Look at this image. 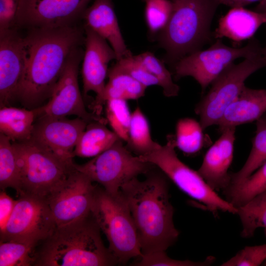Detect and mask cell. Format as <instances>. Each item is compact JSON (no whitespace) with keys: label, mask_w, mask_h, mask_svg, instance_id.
<instances>
[{"label":"cell","mask_w":266,"mask_h":266,"mask_svg":"<svg viewBox=\"0 0 266 266\" xmlns=\"http://www.w3.org/2000/svg\"><path fill=\"white\" fill-rule=\"evenodd\" d=\"M82 53L76 49L70 55L66 66L44 105L36 108L37 117L48 116L66 117L74 115L88 123L100 121L99 115L89 112L85 108L78 81V70Z\"/></svg>","instance_id":"4fadbf2b"},{"label":"cell","mask_w":266,"mask_h":266,"mask_svg":"<svg viewBox=\"0 0 266 266\" xmlns=\"http://www.w3.org/2000/svg\"><path fill=\"white\" fill-rule=\"evenodd\" d=\"M112 67L129 75L147 88L151 86H159L157 79L136 60L132 54L117 60Z\"/></svg>","instance_id":"e575fe53"},{"label":"cell","mask_w":266,"mask_h":266,"mask_svg":"<svg viewBox=\"0 0 266 266\" xmlns=\"http://www.w3.org/2000/svg\"><path fill=\"white\" fill-rule=\"evenodd\" d=\"M266 113V90L244 86L227 107L218 124L220 132L230 127L256 121Z\"/></svg>","instance_id":"ffe728a7"},{"label":"cell","mask_w":266,"mask_h":266,"mask_svg":"<svg viewBox=\"0 0 266 266\" xmlns=\"http://www.w3.org/2000/svg\"><path fill=\"white\" fill-rule=\"evenodd\" d=\"M0 33V105L10 106L15 99L25 64L24 37L11 29Z\"/></svg>","instance_id":"e0dca14e"},{"label":"cell","mask_w":266,"mask_h":266,"mask_svg":"<svg viewBox=\"0 0 266 266\" xmlns=\"http://www.w3.org/2000/svg\"><path fill=\"white\" fill-rule=\"evenodd\" d=\"M120 139L113 131L107 128L104 123H89L81 134L74 149V157L93 158L110 148Z\"/></svg>","instance_id":"603a6c76"},{"label":"cell","mask_w":266,"mask_h":266,"mask_svg":"<svg viewBox=\"0 0 266 266\" xmlns=\"http://www.w3.org/2000/svg\"><path fill=\"white\" fill-rule=\"evenodd\" d=\"M221 133L219 138L206 152L198 170L215 191H223L230 184L231 173L228 170L233 159L235 128H228Z\"/></svg>","instance_id":"ac0fdd59"},{"label":"cell","mask_w":266,"mask_h":266,"mask_svg":"<svg viewBox=\"0 0 266 266\" xmlns=\"http://www.w3.org/2000/svg\"><path fill=\"white\" fill-rule=\"evenodd\" d=\"M254 10L264 14L266 17V0H262L257 4ZM263 53L264 57L266 59V45L263 48Z\"/></svg>","instance_id":"60d3db41"},{"label":"cell","mask_w":266,"mask_h":266,"mask_svg":"<svg viewBox=\"0 0 266 266\" xmlns=\"http://www.w3.org/2000/svg\"><path fill=\"white\" fill-rule=\"evenodd\" d=\"M20 0H0V32L11 29Z\"/></svg>","instance_id":"74e56055"},{"label":"cell","mask_w":266,"mask_h":266,"mask_svg":"<svg viewBox=\"0 0 266 266\" xmlns=\"http://www.w3.org/2000/svg\"><path fill=\"white\" fill-rule=\"evenodd\" d=\"M137 60L159 82L164 95L167 97L177 96L179 87L173 81L171 74L167 69L164 61L159 60L152 52H145L134 55Z\"/></svg>","instance_id":"1f68e13d"},{"label":"cell","mask_w":266,"mask_h":266,"mask_svg":"<svg viewBox=\"0 0 266 266\" xmlns=\"http://www.w3.org/2000/svg\"><path fill=\"white\" fill-rule=\"evenodd\" d=\"M57 228L44 200L21 195L16 200L13 211L3 230L0 241H15L38 246Z\"/></svg>","instance_id":"8fae6325"},{"label":"cell","mask_w":266,"mask_h":266,"mask_svg":"<svg viewBox=\"0 0 266 266\" xmlns=\"http://www.w3.org/2000/svg\"><path fill=\"white\" fill-rule=\"evenodd\" d=\"M213 257H209L204 261L196 262L190 260H177L170 258L165 251H160L139 257L140 261L135 263L134 266H205L210 265L214 260Z\"/></svg>","instance_id":"d590c367"},{"label":"cell","mask_w":266,"mask_h":266,"mask_svg":"<svg viewBox=\"0 0 266 266\" xmlns=\"http://www.w3.org/2000/svg\"><path fill=\"white\" fill-rule=\"evenodd\" d=\"M266 67L261 51L242 62L227 67L211 83V87L195 107L203 129L218 125L225 111L236 99L245 86L246 80L259 69Z\"/></svg>","instance_id":"ba28073f"},{"label":"cell","mask_w":266,"mask_h":266,"mask_svg":"<svg viewBox=\"0 0 266 266\" xmlns=\"http://www.w3.org/2000/svg\"><path fill=\"white\" fill-rule=\"evenodd\" d=\"M126 143L127 148L138 156L148 154L162 145L152 139L148 120L139 106L132 113Z\"/></svg>","instance_id":"cb8c5ba5"},{"label":"cell","mask_w":266,"mask_h":266,"mask_svg":"<svg viewBox=\"0 0 266 266\" xmlns=\"http://www.w3.org/2000/svg\"><path fill=\"white\" fill-rule=\"evenodd\" d=\"M266 190V162L240 183L228 187L226 200L237 208Z\"/></svg>","instance_id":"4316f807"},{"label":"cell","mask_w":266,"mask_h":266,"mask_svg":"<svg viewBox=\"0 0 266 266\" xmlns=\"http://www.w3.org/2000/svg\"><path fill=\"white\" fill-rule=\"evenodd\" d=\"M37 116L36 108L0 107V133L9 137L12 142L29 140Z\"/></svg>","instance_id":"7402d4cb"},{"label":"cell","mask_w":266,"mask_h":266,"mask_svg":"<svg viewBox=\"0 0 266 266\" xmlns=\"http://www.w3.org/2000/svg\"><path fill=\"white\" fill-rule=\"evenodd\" d=\"M220 4L233 7H242L262 0H219Z\"/></svg>","instance_id":"ab89813d"},{"label":"cell","mask_w":266,"mask_h":266,"mask_svg":"<svg viewBox=\"0 0 266 266\" xmlns=\"http://www.w3.org/2000/svg\"><path fill=\"white\" fill-rule=\"evenodd\" d=\"M92 0H20L15 23L31 30L70 25Z\"/></svg>","instance_id":"5bb4252c"},{"label":"cell","mask_w":266,"mask_h":266,"mask_svg":"<svg viewBox=\"0 0 266 266\" xmlns=\"http://www.w3.org/2000/svg\"><path fill=\"white\" fill-rule=\"evenodd\" d=\"M97 186L77 169L45 199L57 227L83 219L91 213Z\"/></svg>","instance_id":"7c38bea8"},{"label":"cell","mask_w":266,"mask_h":266,"mask_svg":"<svg viewBox=\"0 0 266 266\" xmlns=\"http://www.w3.org/2000/svg\"><path fill=\"white\" fill-rule=\"evenodd\" d=\"M108 76L109 80L104 88L102 105L110 99L137 100L144 96L147 87L129 75L111 66L108 70Z\"/></svg>","instance_id":"484cf974"},{"label":"cell","mask_w":266,"mask_h":266,"mask_svg":"<svg viewBox=\"0 0 266 266\" xmlns=\"http://www.w3.org/2000/svg\"><path fill=\"white\" fill-rule=\"evenodd\" d=\"M19 174L16 155L11 139L0 133V187L19 190Z\"/></svg>","instance_id":"f546056e"},{"label":"cell","mask_w":266,"mask_h":266,"mask_svg":"<svg viewBox=\"0 0 266 266\" xmlns=\"http://www.w3.org/2000/svg\"><path fill=\"white\" fill-rule=\"evenodd\" d=\"M85 33V50L81 71L83 94L85 96L90 92L95 93L94 107L99 112L102 105L108 66L117 57L108 42L86 26Z\"/></svg>","instance_id":"2e32d148"},{"label":"cell","mask_w":266,"mask_h":266,"mask_svg":"<svg viewBox=\"0 0 266 266\" xmlns=\"http://www.w3.org/2000/svg\"><path fill=\"white\" fill-rule=\"evenodd\" d=\"M263 49L258 40L251 38L246 45L239 48L228 46L221 39L207 49L200 50L179 60L173 66L176 79L186 76L194 78L202 93L227 67L238 58H246Z\"/></svg>","instance_id":"30bf717a"},{"label":"cell","mask_w":266,"mask_h":266,"mask_svg":"<svg viewBox=\"0 0 266 266\" xmlns=\"http://www.w3.org/2000/svg\"><path fill=\"white\" fill-rule=\"evenodd\" d=\"M154 169L144 180L135 178L121 190L137 230L142 255L166 251L179 234L173 223L166 176Z\"/></svg>","instance_id":"7a4b0ae2"},{"label":"cell","mask_w":266,"mask_h":266,"mask_svg":"<svg viewBox=\"0 0 266 266\" xmlns=\"http://www.w3.org/2000/svg\"><path fill=\"white\" fill-rule=\"evenodd\" d=\"M91 212L119 264L142 256L137 230L121 191L112 195L97 186Z\"/></svg>","instance_id":"8992f818"},{"label":"cell","mask_w":266,"mask_h":266,"mask_svg":"<svg viewBox=\"0 0 266 266\" xmlns=\"http://www.w3.org/2000/svg\"><path fill=\"white\" fill-rule=\"evenodd\" d=\"M266 263V243L246 246L222 266H258Z\"/></svg>","instance_id":"8d00e7d4"},{"label":"cell","mask_w":266,"mask_h":266,"mask_svg":"<svg viewBox=\"0 0 266 266\" xmlns=\"http://www.w3.org/2000/svg\"><path fill=\"white\" fill-rule=\"evenodd\" d=\"M127 101L121 99H110L105 102L107 121L112 131L125 142L128 140L132 117Z\"/></svg>","instance_id":"d6a6232c"},{"label":"cell","mask_w":266,"mask_h":266,"mask_svg":"<svg viewBox=\"0 0 266 266\" xmlns=\"http://www.w3.org/2000/svg\"><path fill=\"white\" fill-rule=\"evenodd\" d=\"M83 37L81 31L70 25L33 29L24 37L25 64L17 99L25 107H39L50 98Z\"/></svg>","instance_id":"6da1fadb"},{"label":"cell","mask_w":266,"mask_h":266,"mask_svg":"<svg viewBox=\"0 0 266 266\" xmlns=\"http://www.w3.org/2000/svg\"><path fill=\"white\" fill-rule=\"evenodd\" d=\"M174 135H168L164 145L153 152L139 156L162 171L178 187L191 198L201 202L209 211L236 214L237 209L219 196L198 171L182 162L175 150Z\"/></svg>","instance_id":"52a82bcc"},{"label":"cell","mask_w":266,"mask_h":266,"mask_svg":"<svg viewBox=\"0 0 266 266\" xmlns=\"http://www.w3.org/2000/svg\"><path fill=\"white\" fill-rule=\"evenodd\" d=\"M145 3V19L150 35L155 37L166 26L172 11L170 0H142Z\"/></svg>","instance_id":"836d02e7"},{"label":"cell","mask_w":266,"mask_h":266,"mask_svg":"<svg viewBox=\"0 0 266 266\" xmlns=\"http://www.w3.org/2000/svg\"><path fill=\"white\" fill-rule=\"evenodd\" d=\"M123 142L118 139L88 162L81 165L75 164L76 169L93 182L100 184L109 194L119 193L125 184L156 167L139 156H133Z\"/></svg>","instance_id":"9c48e42d"},{"label":"cell","mask_w":266,"mask_h":266,"mask_svg":"<svg viewBox=\"0 0 266 266\" xmlns=\"http://www.w3.org/2000/svg\"><path fill=\"white\" fill-rule=\"evenodd\" d=\"M37 246L15 241L0 242V266H34Z\"/></svg>","instance_id":"4dcf8cb0"},{"label":"cell","mask_w":266,"mask_h":266,"mask_svg":"<svg viewBox=\"0 0 266 266\" xmlns=\"http://www.w3.org/2000/svg\"><path fill=\"white\" fill-rule=\"evenodd\" d=\"M265 162H266V113L256 121V133L252 140L250 154L241 168L235 173H231L230 182L228 187L240 183Z\"/></svg>","instance_id":"d4e9b609"},{"label":"cell","mask_w":266,"mask_h":266,"mask_svg":"<svg viewBox=\"0 0 266 266\" xmlns=\"http://www.w3.org/2000/svg\"><path fill=\"white\" fill-rule=\"evenodd\" d=\"M19 174V196L44 200L75 168L73 160L55 154L31 139L12 142Z\"/></svg>","instance_id":"5b68a950"},{"label":"cell","mask_w":266,"mask_h":266,"mask_svg":"<svg viewBox=\"0 0 266 266\" xmlns=\"http://www.w3.org/2000/svg\"><path fill=\"white\" fill-rule=\"evenodd\" d=\"M92 212L87 217L57 227L37 247L34 266H110L119 264L104 245Z\"/></svg>","instance_id":"3957f363"},{"label":"cell","mask_w":266,"mask_h":266,"mask_svg":"<svg viewBox=\"0 0 266 266\" xmlns=\"http://www.w3.org/2000/svg\"><path fill=\"white\" fill-rule=\"evenodd\" d=\"M237 209L236 214L242 226L243 237H252L259 228L264 229L266 237V190Z\"/></svg>","instance_id":"83f0119b"},{"label":"cell","mask_w":266,"mask_h":266,"mask_svg":"<svg viewBox=\"0 0 266 266\" xmlns=\"http://www.w3.org/2000/svg\"><path fill=\"white\" fill-rule=\"evenodd\" d=\"M16 200L8 196L4 190L0 194V232L4 229L14 208Z\"/></svg>","instance_id":"f35d334b"},{"label":"cell","mask_w":266,"mask_h":266,"mask_svg":"<svg viewBox=\"0 0 266 266\" xmlns=\"http://www.w3.org/2000/svg\"><path fill=\"white\" fill-rule=\"evenodd\" d=\"M266 23L265 15L242 7H233L220 19L213 37H227L239 42L251 38L259 28Z\"/></svg>","instance_id":"44dd1931"},{"label":"cell","mask_w":266,"mask_h":266,"mask_svg":"<svg viewBox=\"0 0 266 266\" xmlns=\"http://www.w3.org/2000/svg\"><path fill=\"white\" fill-rule=\"evenodd\" d=\"M88 123L79 117L40 116L34 122L31 139L57 156L72 161L75 146Z\"/></svg>","instance_id":"9a60e30c"},{"label":"cell","mask_w":266,"mask_h":266,"mask_svg":"<svg viewBox=\"0 0 266 266\" xmlns=\"http://www.w3.org/2000/svg\"><path fill=\"white\" fill-rule=\"evenodd\" d=\"M170 19L157 37L165 51L163 61L172 67L181 59L209 43L213 18L219 0H170Z\"/></svg>","instance_id":"277c9868"},{"label":"cell","mask_w":266,"mask_h":266,"mask_svg":"<svg viewBox=\"0 0 266 266\" xmlns=\"http://www.w3.org/2000/svg\"><path fill=\"white\" fill-rule=\"evenodd\" d=\"M204 129L200 122L191 118L180 119L175 128V146L183 153H198L204 145Z\"/></svg>","instance_id":"f1b7e54d"},{"label":"cell","mask_w":266,"mask_h":266,"mask_svg":"<svg viewBox=\"0 0 266 266\" xmlns=\"http://www.w3.org/2000/svg\"><path fill=\"white\" fill-rule=\"evenodd\" d=\"M83 17L85 26L108 42L116 54V61L132 54L122 36L112 0H94Z\"/></svg>","instance_id":"d6986e66"}]
</instances>
